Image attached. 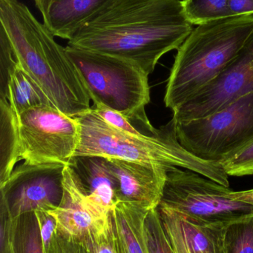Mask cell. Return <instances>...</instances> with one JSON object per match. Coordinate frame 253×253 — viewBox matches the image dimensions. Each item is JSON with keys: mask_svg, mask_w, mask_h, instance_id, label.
<instances>
[{"mask_svg": "<svg viewBox=\"0 0 253 253\" xmlns=\"http://www.w3.org/2000/svg\"><path fill=\"white\" fill-rule=\"evenodd\" d=\"M220 164L229 176H245L253 168V139Z\"/></svg>", "mask_w": 253, "mask_h": 253, "instance_id": "cb8c5ba5", "label": "cell"}, {"mask_svg": "<svg viewBox=\"0 0 253 253\" xmlns=\"http://www.w3.org/2000/svg\"><path fill=\"white\" fill-rule=\"evenodd\" d=\"M253 32V14L207 21L193 30L177 51L164 104L176 110L215 79Z\"/></svg>", "mask_w": 253, "mask_h": 253, "instance_id": "277c9868", "label": "cell"}, {"mask_svg": "<svg viewBox=\"0 0 253 253\" xmlns=\"http://www.w3.org/2000/svg\"><path fill=\"white\" fill-rule=\"evenodd\" d=\"M151 210L139 204L119 202L111 212L120 253H149L145 221Z\"/></svg>", "mask_w": 253, "mask_h": 253, "instance_id": "9a60e30c", "label": "cell"}, {"mask_svg": "<svg viewBox=\"0 0 253 253\" xmlns=\"http://www.w3.org/2000/svg\"><path fill=\"white\" fill-rule=\"evenodd\" d=\"M175 129L186 150L220 164L253 139V93L207 117L175 123Z\"/></svg>", "mask_w": 253, "mask_h": 253, "instance_id": "52a82bcc", "label": "cell"}, {"mask_svg": "<svg viewBox=\"0 0 253 253\" xmlns=\"http://www.w3.org/2000/svg\"><path fill=\"white\" fill-rule=\"evenodd\" d=\"M145 232L149 253H175L165 233L157 208L147 214Z\"/></svg>", "mask_w": 253, "mask_h": 253, "instance_id": "7402d4cb", "label": "cell"}, {"mask_svg": "<svg viewBox=\"0 0 253 253\" xmlns=\"http://www.w3.org/2000/svg\"><path fill=\"white\" fill-rule=\"evenodd\" d=\"M80 243L92 253H120L111 218L106 228L98 233H92Z\"/></svg>", "mask_w": 253, "mask_h": 253, "instance_id": "484cf974", "label": "cell"}, {"mask_svg": "<svg viewBox=\"0 0 253 253\" xmlns=\"http://www.w3.org/2000/svg\"><path fill=\"white\" fill-rule=\"evenodd\" d=\"M117 183V201L139 204L149 210L158 207L168 170L154 165L107 159Z\"/></svg>", "mask_w": 253, "mask_h": 253, "instance_id": "7c38bea8", "label": "cell"}, {"mask_svg": "<svg viewBox=\"0 0 253 253\" xmlns=\"http://www.w3.org/2000/svg\"><path fill=\"white\" fill-rule=\"evenodd\" d=\"M14 219L6 202L0 200V253H12Z\"/></svg>", "mask_w": 253, "mask_h": 253, "instance_id": "4316f807", "label": "cell"}, {"mask_svg": "<svg viewBox=\"0 0 253 253\" xmlns=\"http://www.w3.org/2000/svg\"><path fill=\"white\" fill-rule=\"evenodd\" d=\"M53 37L69 41L113 0H34Z\"/></svg>", "mask_w": 253, "mask_h": 253, "instance_id": "4fadbf2b", "label": "cell"}, {"mask_svg": "<svg viewBox=\"0 0 253 253\" xmlns=\"http://www.w3.org/2000/svg\"><path fill=\"white\" fill-rule=\"evenodd\" d=\"M7 90V102L16 114L38 107L55 108L44 90L22 68L19 61L10 74Z\"/></svg>", "mask_w": 253, "mask_h": 253, "instance_id": "2e32d148", "label": "cell"}, {"mask_svg": "<svg viewBox=\"0 0 253 253\" xmlns=\"http://www.w3.org/2000/svg\"><path fill=\"white\" fill-rule=\"evenodd\" d=\"M61 164L31 165L24 162L0 184V200L12 217L56 209L63 194L64 168Z\"/></svg>", "mask_w": 253, "mask_h": 253, "instance_id": "9c48e42d", "label": "cell"}, {"mask_svg": "<svg viewBox=\"0 0 253 253\" xmlns=\"http://www.w3.org/2000/svg\"><path fill=\"white\" fill-rule=\"evenodd\" d=\"M229 0H183L184 10L190 22L199 25L220 18L230 16Z\"/></svg>", "mask_w": 253, "mask_h": 253, "instance_id": "44dd1931", "label": "cell"}, {"mask_svg": "<svg viewBox=\"0 0 253 253\" xmlns=\"http://www.w3.org/2000/svg\"><path fill=\"white\" fill-rule=\"evenodd\" d=\"M65 50L81 75L94 105L117 111L151 133L155 132L145 111L150 102L149 75L139 65L121 57L69 45Z\"/></svg>", "mask_w": 253, "mask_h": 253, "instance_id": "5b68a950", "label": "cell"}, {"mask_svg": "<svg viewBox=\"0 0 253 253\" xmlns=\"http://www.w3.org/2000/svg\"><path fill=\"white\" fill-rule=\"evenodd\" d=\"M71 168L80 178L89 202L104 215L116 206L117 183L108 159L100 156H76Z\"/></svg>", "mask_w": 253, "mask_h": 253, "instance_id": "5bb4252c", "label": "cell"}, {"mask_svg": "<svg viewBox=\"0 0 253 253\" xmlns=\"http://www.w3.org/2000/svg\"><path fill=\"white\" fill-rule=\"evenodd\" d=\"M16 160V114L7 100H0V184L11 174Z\"/></svg>", "mask_w": 253, "mask_h": 253, "instance_id": "ac0fdd59", "label": "cell"}, {"mask_svg": "<svg viewBox=\"0 0 253 253\" xmlns=\"http://www.w3.org/2000/svg\"><path fill=\"white\" fill-rule=\"evenodd\" d=\"M229 196L234 200L245 202L253 207V189L245 191H230Z\"/></svg>", "mask_w": 253, "mask_h": 253, "instance_id": "1f68e13d", "label": "cell"}, {"mask_svg": "<svg viewBox=\"0 0 253 253\" xmlns=\"http://www.w3.org/2000/svg\"><path fill=\"white\" fill-rule=\"evenodd\" d=\"M230 16L253 14V0H229Z\"/></svg>", "mask_w": 253, "mask_h": 253, "instance_id": "4dcf8cb0", "label": "cell"}, {"mask_svg": "<svg viewBox=\"0 0 253 253\" xmlns=\"http://www.w3.org/2000/svg\"><path fill=\"white\" fill-rule=\"evenodd\" d=\"M80 125V141L76 156H100L157 165L168 171L190 169L230 187L222 165L196 157L178 141L173 119L153 133L135 135L120 130L102 120L92 108L75 117Z\"/></svg>", "mask_w": 253, "mask_h": 253, "instance_id": "3957f363", "label": "cell"}, {"mask_svg": "<svg viewBox=\"0 0 253 253\" xmlns=\"http://www.w3.org/2000/svg\"><path fill=\"white\" fill-rule=\"evenodd\" d=\"M80 132L75 117L53 107H38L16 114V162L71 166Z\"/></svg>", "mask_w": 253, "mask_h": 253, "instance_id": "ba28073f", "label": "cell"}, {"mask_svg": "<svg viewBox=\"0 0 253 253\" xmlns=\"http://www.w3.org/2000/svg\"><path fill=\"white\" fill-rule=\"evenodd\" d=\"M193 30L181 0H113L68 45L128 59L150 76Z\"/></svg>", "mask_w": 253, "mask_h": 253, "instance_id": "6da1fadb", "label": "cell"}, {"mask_svg": "<svg viewBox=\"0 0 253 253\" xmlns=\"http://www.w3.org/2000/svg\"><path fill=\"white\" fill-rule=\"evenodd\" d=\"M253 93V32L236 57L193 97L172 111L175 123L211 115Z\"/></svg>", "mask_w": 253, "mask_h": 253, "instance_id": "30bf717a", "label": "cell"}, {"mask_svg": "<svg viewBox=\"0 0 253 253\" xmlns=\"http://www.w3.org/2000/svg\"><path fill=\"white\" fill-rule=\"evenodd\" d=\"M231 190L190 169L168 171L158 206L201 225L227 227L253 216V207L229 196Z\"/></svg>", "mask_w": 253, "mask_h": 253, "instance_id": "8992f818", "label": "cell"}, {"mask_svg": "<svg viewBox=\"0 0 253 253\" xmlns=\"http://www.w3.org/2000/svg\"><path fill=\"white\" fill-rule=\"evenodd\" d=\"M92 108L102 120H105L106 123L117 129L124 131L128 133L132 134V135H144V133L138 131L135 126L131 124V122L120 113L108 109V108L101 106V105H94Z\"/></svg>", "mask_w": 253, "mask_h": 253, "instance_id": "f1b7e54d", "label": "cell"}, {"mask_svg": "<svg viewBox=\"0 0 253 253\" xmlns=\"http://www.w3.org/2000/svg\"><path fill=\"white\" fill-rule=\"evenodd\" d=\"M188 250H189V249H188ZM189 252H190V251H189Z\"/></svg>", "mask_w": 253, "mask_h": 253, "instance_id": "836d02e7", "label": "cell"}, {"mask_svg": "<svg viewBox=\"0 0 253 253\" xmlns=\"http://www.w3.org/2000/svg\"><path fill=\"white\" fill-rule=\"evenodd\" d=\"M224 253H253V215L227 226Z\"/></svg>", "mask_w": 253, "mask_h": 253, "instance_id": "ffe728a7", "label": "cell"}, {"mask_svg": "<svg viewBox=\"0 0 253 253\" xmlns=\"http://www.w3.org/2000/svg\"><path fill=\"white\" fill-rule=\"evenodd\" d=\"M12 253H43L40 227L34 212L24 214L14 219Z\"/></svg>", "mask_w": 253, "mask_h": 253, "instance_id": "d6986e66", "label": "cell"}, {"mask_svg": "<svg viewBox=\"0 0 253 253\" xmlns=\"http://www.w3.org/2000/svg\"><path fill=\"white\" fill-rule=\"evenodd\" d=\"M43 242V253H49L53 237L57 231L58 224L55 217L49 211H36Z\"/></svg>", "mask_w": 253, "mask_h": 253, "instance_id": "83f0119b", "label": "cell"}, {"mask_svg": "<svg viewBox=\"0 0 253 253\" xmlns=\"http://www.w3.org/2000/svg\"><path fill=\"white\" fill-rule=\"evenodd\" d=\"M253 175V168H251V169H250L248 171V172H246V175ZM245 175V176H246Z\"/></svg>", "mask_w": 253, "mask_h": 253, "instance_id": "d6a6232c", "label": "cell"}, {"mask_svg": "<svg viewBox=\"0 0 253 253\" xmlns=\"http://www.w3.org/2000/svg\"><path fill=\"white\" fill-rule=\"evenodd\" d=\"M18 63L13 45L0 25V100H7L9 78Z\"/></svg>", "mask_w": 253, "mask_h": 253, "instance_id": "603a6c76", "label": "cell"}, {"mask_svg": "<svg viewBox=\"0 0 253 253\" xmlns=\"http://www.w3.org/2000/svg\"><path fill=\"white\" fill-rule=\"evenodd\" d=\"M63 194L59 206L49 211L57 221V231L65 237L82 242L92 233L109 224L111 213L104 215L89 202L87 193L71 166L63 171Z\"/></svg>", "mask_w": 253, "mask_h": 253, "instance_id": "8fae6325", "label": "cell"}, {"mask_svg": "<svg viewBox=\"0 0 253 253\" xmlns=\"http://www.w3.org/2000/svg\"><path fill=\"white\" fill-rule=\"evenodd\" d=\"M157 208L165 233L175 253H190L174 212L162 206Z\"/></svg>", "mask_w": 253, "mask_h": 253, "instance_id": "d4e9b609", "label": "cell"}, {"mask_svg": "<svg viewBox=\"0 0 253 253\" xmlns=\"http://www.w3.org/2000/svg\"><path fill=\"white\" fill-rule=\"evenodd\" d=\"M3 27L22 68L55 108L75 117L92 108L87 87L65 47L19 0H0Z\"/></svg>", "mask_w": 253, "mask_h": 253, "instance_id": "7a4b0ae2", "label": "cell"}, {"mask_svg": "<svg viewBox=\"0 0 253 253\" xmlns=\"http://www.w3.org/2000/svg\"><path fill=\"white\" fill-rule=\"evenodd\" d=\"M49 253H92L77 241L65 237L56 231Z\"/></svg>", "mask_w": 253, "mask_h": 253, "instance_id": "f546056e", "label": "cell"}, {"mask_svg": "<svg viewBox=\"0 0 253 253\" xmlns=\"http://www.w3.org/2000/svg\"><path fill=\"white\" fill-rule=\"evenodd\" d=\"M172 212L190 253H224V233L227 227L194 224Z\"/></svg>", "mask_w": 253, "mask_h": 253, "instance_id": "e0dca14e", "label": "cell"}]
</instances>
